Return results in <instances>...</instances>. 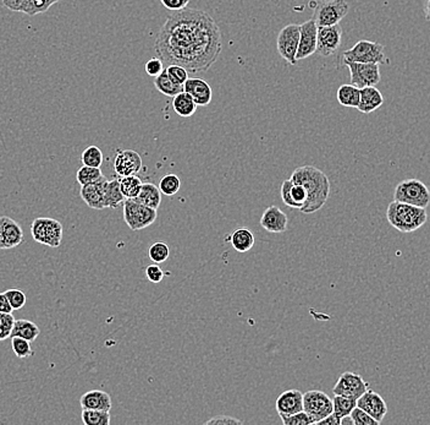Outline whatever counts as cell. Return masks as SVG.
<instances>
[{"mask_svg":"<svg viewBox=\"0 0 430 425\" xmlns=\"http://www.w3.org/2000/svg\"><path fill=\"white\" fill-rule=\"evenodd\" d=\"M222 48V32L215 20L191 8L170 14L155 43V53L163 63L181 65L189 74L206 73L217 62Z\"/></svg>","mask_w":430,"mask_h":425,"instance_id":"6da1fadb","label":"cell"},{"mask_svg":"<svg viewBox=\"0 0 430 425\" xmlns=\"http://www.w3.org/2000/svg\"><path fill=\"white\" fill-rule=\"evenodd\" d=\"M292 183L305 186L307 190V202L301 210L302 214L310 215L323 207L330 195V181L320 168L312 166H302L296 168L290 178Z\"/></svg>","mask_w":430,"mask_h":425,"instance_id":"7a4b0ae2","label":"cell"},{"mask_svg":"<svg viewBox=\"0 0 430 425\" xmlns=\"http://www.w3.org/2000/svg\"><path fill=\"white\" fill-rule=\"evenodd\" d=\"M387 218L395 230L402 233H411L426 223L428 214L426 209L394 200L387 206Z\"/></svg>","mask_w":430,"mask_h":425,"instance_id":"3957f363","label":"cell"},{"mask_svg":"<svg viewBox=\"0 0 430 425\" xmlns=\"http://www.w3.org/2000/svg\"><path fill=\"white\" fill-rule=\"evenodd\" d=\"M394 200L427 209L430 205V190L418 179H406L396 186Z\"/></svg>","mask_w":430,"mask_h":425,"instance_id":"277c9868","label":"cell"},{"mask_svg":"<svg viewBox=\"0 0 430 425\" xmlns=\"http://www.w3.org/2000/svg\"><path fill=\"white\" fill-rule=\"evenodd\" d=\"M343 62L354 63L387 64L389 59L384 53V46L372 41H358L352 48L345 50L343 54Z\"/></svg>","mask_w":430,"mask_h":425,"instance_id":"5b68a950","label":"cell"},{"mask_svg":"<svg viewBox=\"0 0 430 425\" xmlns=\"http://www.w3.org/2000/svg\"><path fill=\"white\" fill-rule=\"evenodd\" d=\"M350 5L346 0H320L313 11V21L318 27L334 26L348 14Z\"/></svg>","mask_w":430,"mask_h":425,"instance_id":"8992f818","label":"cell"},{"mask_svg":"<svg viewBox=\"0 0 430 425\" xmlns=\"http://www.w3.org/2000/svg\"><path fill=\"white\" fill-rule=\"evenodd\" d=\"M34 242L50 248H59L63 240V225L54 218H36L31 225Z\"/></svg>","mask_w":430,"mask_h":425,"instance_id":"52a82bcc","label":"cell"},{"mask_svg":"<svg viewBox=\"0 0 430 425\" xmlns=\"http://www.w3.org/2000/svg\"><path fill=\"white\" fill-rule=\"evenodd\" d=\"M122 205H124V220L126 225L130 227V230H145L153 225L158 217L157 210L142 205L135 199H126Z\"/></svg>","mask_w":430,"mask_h":425,"instance_id":"ba28073f","label":"cell"},{"mask_svg":"<svg viewBox=\"0 0 430 425\" xmlns=\"http://www.w3.org/2000/svg\"><path fill=\"white\" fill-rule=\"evenodd\" d=\"M300 43V25L290 24L281 29L276 39V48L281 58L291 65L297 64L296 54Z\"/></svg>","mask_w":430,"mask_h":425,"instance_id":"9c48e42d","label":"cell"},{"mask_svg":"<svg viewBox=\"0 0 430 425\" xmlns=\"http://www.w3.org/2000/svg\"><path fill=\"white\" fill-rule=\"evenodd\" d=\"M350 70L351 83L358 88L377 86L380 83V70L379 64L354 63V62H343Z\"/></svg>","mask_w":430,"mask_h":425,"instance_id":"30bf717a","label":"cell"},{"mask_svg":"<svg viewBox=\"0 0 430 425\" xmlns=\"http://www.w3.org/2000/svg\"><path fill=\"white\" fill-rule=\"evenodd\" d=\"M303 411L315 417L318 423L333 413V400L320 390L306 392L303 393Z\"/></svg>","mask_w":430,"mask_h":425,"instance_id":"8fae6325","label":"cell"},{"mask_svg":"<svg viewBox=\"0 0 430 425\" xmlns=\"http://www.w3.org/2000/svg\"><path fill=\"white\" fill-rule=\"evenodd\" d=\"M369 389V384L364 382L361 375L354 372H343L338 377V382L334 386V395H341V396L350 397L353 400H358L362 396L364 392Z\"/></svg>","mask_w":430,"mask_h":425,"instance_id":"7c38bea8","label":"cell"},{"mask_svg":"<svg viewBox=\"0 0 430 425\" xmlns=\"http://www.w3.org/2000/svg\"><path fill=\"white\" fill-rule=\"evenodd\" d=\"M343 39V29L340 25L318 27L317 53L322 57H330L338 52Z\"/></svg>","mask_w":430,"mask_h":425,"instance_id":"4fadbf2b","label":"cell"},{"mask_svg":"<svg viewBox=\"0 0 430 425\" xmlns=\"http://www.w3.org/2000/svg\"><path fill=\"white\" fill-rule=\"evenodd\" d=\"M317 36H318V26L315 25L313 19L300 25V43L296 54L297 62L308 58L317 52Z\"/></svg>","mask_w":430,"mask_h":425,"instance_id":"5bb4252c","label":"cell"},{"mask_svg":"<svg viewBox=\"0 0 430 425\" xmlns=\"http://www.w3.org/2000/svg\"><path fill=\"white\" fill-rule=\"evenodd\" d=\"M357 407L367 412L379 424L387 414V402L384 401V398L378 392L373 391L371 389H368L367 391L358 398Z\"/></svg>","mask_w":430,"mask_h":425,"instance_id":"9a60e30c","label":"cell"},{"mask_svg":"<svg viewBox=\"0 0 430 425\" xmlns=\"http://www.w3.org/2000/svg\"><path fill=\"white\" fill-rule=\"evenodd\" d=\"M114 169L119 176H137L142 169V158L140 153L134 150H122L117 152L114 160Z\"/></svg>","mask_w":430,"mask_h":425,"instance_id":"2e32d148","label":"cell"},{"mask_svg":"<svg viewBox=\"0 0 430 425\" xmlns=\"http://www.w3.org/2000/svg\"><path fill=\"white\" fill-rule=\"evenodd\" d=\"M108 179L103 176L99 181L92 184L81 186L80 195L85 201V204L91 207L93 210H104L106 209V201H104V193H106V186Z\"/></svg>","mask_w":430,"mask_h":425,"instance_id":"e0dca14e","label":"cell"},{"mask_svg":"<svg viewBox=\"0 0 430 425\" xmlns=\"http://www.w3.org/2000/svg\"><path fill=\"white\" fill-rule=\"evenodd\" d=\"M280 194L282 202L295 210H302L307 202V190L305 186L295 184L291 179L282 181Z\"/></svg>","mask_w":430,"mask_h":425,"instance_id":"ac0fdd59","label":"cell"},{"mask_svg":"<svg viewBox=\"0 0 430 425\" xmlns=\"http://www.w3.org/2000/svg\"><path fill=\"white\" fill-rule=\"evenodd\" d=\"M276 411L279 416H292L303 411V393L300 390H287L276 398Z\"/></svg>","mask_w":430,"mask_h":425,"instance_id":"d6986e66","label":"cell"},{"mask_svg":"<svg viewBox=\"0 0 430 425\" xmlns=\"http://www.w3.org/2000/svg\"><path fill=\"white\" fill-rule=\"evenodd\" d=\"M184 91L194 98V101L197 103V106L206 107V106H208L209 103L212 102V97H213L212 88L207 81H204L202 78H187V81L184 83Z\"/></svg>","mask_w":430,"mask_h":425,"instance_id":"ffe728a7","label":"cell"},{"mask_svg":"<svg viewBox=\"0 0 430 425\" xmlns=\"http://www.w3.org/2000/svg\"><path fill=\"white\" fill-rule=\"evenodd\" d=\"M287 216L278 206L268 207L261 216V225L269 233H284L287 230Z\"/></svg>","mask_w":430,"mask_h":425,"instance_id":"44dd1931","label":"cell"},{"mask_svg":"<svg viewBox=\"0 0 430 425\" xmlns=\"http://www.w3.org/2000/svg\"><path fill=\"white\" fill-rule=\"evenodd\" d=\"M80 405L83 410H96V411L110 412L113 407L111 397L107 392L101 390L88 391L80 398Z\"/></svg>","mask_w":430,"mask_h":425,"instance_id":"7402d4cb","label":"cell"},{"mask_svg":"<svg viewBox=\"0 0 430 425\" xmlns=\"http://www.w3.org/2000/svg\"><path fill=\"white\" fill-rule=\"evenodd\" d=\"M3 239L4 250L14 249L24 242V230L16 221L3 216Z\"/></svg>","mask_w":430,"mask_h":425,"instance_id":"603a6c76","label":"cell"},{"mask_svg":"<svg viewBox=\"0 0 430 425\" xmlns=\"http://www.w3.org/2000/svg\"><path fill=\"white\" fill-rule=\"evenodd\" d=\"M382 103L384 97L375 86L361 88V98L357 107L359 112L369 114L377 111L378 108L382 107Z\"/></svg>","mask_w":430,"mask_h":425,"instance_id":"cb8c5ba5","label":"cell"},{"mask_svg":"<svg viewBox=\"0 0 430 425\" xmlns=\"http://www.w3.org/2000/svg\"><path fill=\"white\" fill-rule=\"evenodd\" d=\"M227 242H230L234 249L238 253H247L253 248L256 243L255 235L246 227H240L234 230L231 235L227 237Z\"/></svg>","mask_w":430,"mask_h":425,"instance_id":"d4e9b609","label":"cell"},{"mask_svg":"<svg viewBox=\"0 0 430 425\" xmlns=\"http://www.w3.org/2000/svg\"><path fill=\"white\" fill-rule=\"evenodd\" d=\"M135 200L142 205L158 210L162 204V193H160L159 186H155L153 183H143L140 194L136 196Z\"/></svg>","mask_w":430,"mask_h":425,"instance_id":"484cf974","label":"cell"},{"mask_svg":"<svg viewBox=\"0 0 430 425\" xmlns=\"http://www.w3.org/2000/svg\"><path fill=\"white\" fill-rule=\"evenodd\" d=\"M173 99V107L178 116L180 117L189 118L194 116L197 111V103L194 102V98L189 96V93L182 92L178 93Z\"/></svg>","mask_w":430,"mask_h":425,"instance_id":"4316f807","label":"cell"},{"mask_svg":"<svg viewBox=\"0 0 430 425\" xmlns=\"http://www.w3.org/2000/svg\"><path fill=\"white\" fill-rule=\"evenodd\" d=\"M336 98L343 107L357 108L361 98V88L353 86L352 83L343 85L338 88Z\"/></svg>","mask_w":430,"mask_h":425,"instance_id":"83f0119b","label":"cell"},{"mask_svg":"<svg viewBox=\"0 0 430 425\" xmlns=\"http://www.w3.org/2000/svg\"><path fill=\"white\" fill-rule=\"evenodd\" d=\"M39 333H41V330L32 321H29V320H15L14 328L11 331V337L19 336V337L27 340L29 342H34L38 337Z\"/></svg>","mask_w":430,"mask_h":425,"instance_id":"f1b7e54d","label":"cell"},{"mask_svg":"<svg viewBox=\"0 0 430 425\" xmlns=\"http://www.w3.org/2000/svg\"><path fill=\"white\" fill-rule=\"evenodd\" d=\"M155 86L160 93H163L164 96H168V97H175L178 93L184 91V85H179V83H174V81L169 78V75H168V73H166L165 70H163V71L155 78Z\"/></svg>","mask_w":430,"mask_h":425,"instance_id":"f546056e","label":"cell"},{"mask_svg":"<svg viewBox=\"0 0 430 425\" xmlns=\"http://www.w3.org/2000/svg\"><path fill=\"white\" fill-rule=\"evenodd\" d=\"M125 200V196L121 193L119 179L108 181L107 186H106V193H104L106 209H117L119 206L124 204Z\"/></svg>","mask_w":430,"mask_h":425,"instance_id":"4dcf8cb0","label":"cell"},{"mask_svg":"<svg viewBox=\"0 0 430 425\" xmlns=\"http://www.w3.org/2000/svg\"><path fill=\"white\" fill-rule=\"evenodd\" d=\"M356 407H357V400L341 395H335L333 398V413L338 419L350 416Z\"/></svg>","mask_w":430,"mask_h":425,"instance_id":"1f68e13d","label":"cell"},{"mask_svg":"<svg viewBox=\"0 0 430 425\" xmlns=\"http://www.w3.org/2000/svg\"><path fill=\"white\" fill-rule=\"evenodd\" d=\"M119 186L126 199H135L136 196L140 194L143 183L137 176H120Z\"/></svg>","mask_w":430,"mask_h":425,"instance_id":"d6a6232c","label":"cell"},{"mask_svg":"<svg viewBox=\"0 0 430 425\" xmlns=\"http://www.w3.org/2000/svg\"><path fill=\"white\" fill-rule=\"evenodd\" d=\"M102 176L103 173L102 171H101V168L85 166V165H83L81 168H78L76 179H78V184L83 186L96 183V181H99Z\"/></svg>","mask_w":430,"mask_h":425,"instance_id":"836d02e7","label":"cell"},{"mask_svg":"<svg viewBox=\"0 0 430 425\" xmlns=\"http://www.w3.org/2000/svg\"><path fill=\"white\" fill-rule=\"evenodd\" d=\"M83 421L86 425H109L110 412L83 410Z\"/></svg>","mask_w":430,"mask_h":425,"instance_id":"e575fe53","label":"cell"},{"mask_svg":"<svg viewBox=\"0 0 430 425\" xmlns=\"http://www.w3.org/2000/svg\"><path fill=\"white\" fill-rule=\"evenodd\" d=\"M3 5L5 8L16 11V13H24L27 15L37 14L36 8V0H3Z\"/></svg>","mask_w":430,"mask_h":425,"instance_id":"d590c367","label":"cell"},{"mask_svg":"<svg viewBox=\"0 0 430 425\" xmlns=\"http://www.w3.org/2000/svg\"><path fill=\"white\" fill-rule=\"evenodd\" d=\"M81 160H83L85 166L101 168L103 161H104V157H103L102 150L99 147L89 146L83 152Z\"/></svg>","mask_w":430,"mask_h":425,"instance_id":"8d00e7d4","label":"cell"},{"mask_svg":"<svg viewBox=\"0 0 430 425\" xmlns=\"http://www.w3.org/2000/svg\"><path fill=\"white\" fill-rule=\"evenodd\" d=\"M180 188H181V181L179 176L175 174L163 176L159 183L160 193L166 196L175 195L180 190Z\"/></svg>","mask_w":430,"mask_h":425,"instance_id":"74e56055","label":"cell"},{"mask_svg":"<svg viewBox=\"0 0 430 425\" xmlns=\"http://www.w3.org/2000/svg\"><path fill=\"white\" fill-rule=\"evenodd\" d=\"M170 249L168 245L162 242L155 243L148 250V256L155 264H162L169 259Z\"/></svg>","mask_w":430,"mask_h":425,"instance_id":"f35d334b","label":"cell"},{"mask_svg":"<svg viewBox=\"0 0 430 425\" xmlns=\"http://www.w3.org/2000/svg\"><path fill=\"white\" fill-rule=\"evenodd\" d=\"M284 425H310L317 424L315 417L310 416L307 412L301 411L292 416H280Z\"/></svg>","mask_w":430,"mask_h":425,"instance_id":"ab89813d","label":"cell"},{"mask_svg":"<svg viewBox=\"0 0 430 425\" xmlns=\"http://www.w3.org/2000/svg\"><path fill=\"white\" fill-rule=\"evenodd\" d=\"M11 347H13V351L16 354V357L22 358V359L34 354L31 342L24 340V338L19 337V336L11 337Z\"/></svg>","mask_w":430,"mask_h":425,"instance_id":"60d3db41","label":"cell"},{"mask_svg":"<svg viewBox=\"0 0 430 425\" xmlns=\"http://www.w3.org/2000/svg\"><path fill=\"white\" fill-rule=\"evenodd\" d=\"M4 293L9 299L10 305L14 310H20V309L24 308L27 298H26V294L22 291H20L19 288H9L6 289Z\"/></svg>","mask_w":430,"mask_h":425,"instance_id":"b9f144b4","label":"cell"},{"mask_svg":"<svg viewBox=\"0 0 430 425\" xmlns=\"http://www.w3.org/2000/svg\"><path fill=\"white\" fill-rule=\"evenodd\" d=\"M165 71L169 75V78L174 81V83H179V85H184L187 78H189V71L181 67V65H168V68L165 69Z\"/></svg>","mask_w":430,"mask_h":425,"instance_id":"7bdbcfd3","label":"cell"},{"mask_svg":"<svg viewBox=\"0 0 430 425\" xmlns=\"http://www.w3.org/2000/svg\"><path fill=\"white\" fill-rule=\"evenodd\" d=\"M15 319L13 314L0 313V341L11 337Z\"/></svg>","mask_w":430,"mask_h":425,"instance_id":"ee69618b","label":"cell"},{"mask_svg":"<svg viewBox=\"0 0 430 425\" xmlns=\"http://www.w3.org/2000/svg\"><path fill=\"white\" fill-rule=\"evenodd\" d=\"M350 418L352 419L353 425H379L374 418L369 416L367 412L363 411L359 407H356L351 414Z\"/></svg>","mask_w":430,"mask_h":425,"instance_id":"f6af8a7d","label":"cell"},{"mask_svg":"<svg viewBox=\"0 0 430 425\" xmlns=\"http://www.w3.org/2000/svg\"><path fill=\"white\" fill-rule=\"evenodd\" d=\"M164 272L158 264L150 265L145 269V276L152 284H160L164 279Z\"/></svg>","mask_w":430,"mask_h":425,"instance_id":"bcb514c9","label":"cell"},{"mask_svg":"<svg viewBox=\"0 0 430 425\" xmlns=\"http://www.w3.org/2000/svg\"><path fill=\"white\" fill-rule=\"evenodd\" d=\"M164 70V64L159 58H152L145 63V73L150 76L157 78Z\"/></svg>","mask_w":430,"mask_h":425,"instance_id":"7dc6e473","label":"cell"},{"mask_svg":"<svg viewBox=\"0 0 430 425\" xmlns=\"http://www.w3.org/2000/svg\"><path fill=\"white\" fill-rule=\"evenodd\" d=\"M160 1L166 9L171 10V11H179V10L185 9V8H187L189 3V0H160Z\"/></svg>","mask_w":430,"mask_h":425,"instance_id":"c3c4849f","label":"cell"},{"mask_svg":"<svg viewBox=\"0 0 430 425\" xmlns=\"http://www.w3.org/2000/svg\"><path fill=\"white\" fill-rule=\"evenodd\" d=\"M206 424H242L241 421H238L236 418H232V417L220 416L213 419H209L206 421Z\"/></svg>","mask_w":430,"mask_h":425,"instance_id":"681fc988","label":"cell"},{"mask_svg":"<svg viewBox=\"0 0 430 425\" xmlns=\"http://www.w3.org/2000/svg\"><path fill=\"white\" fill-rule=\"evenodd\" d=\"M60 0H36V8H37V14H42L44 11L52 6V5L58 3Z\"/></svg>","mask_w":430,"mask_h":425,"instance_id":"f907efd6","label":"cell"},{"mask_svg":"<svg viewBox=\"0 0 430 425\" xmlns=\"http://www.w3.org/2000/svg\"><path fill=\"white\" fill-rule=\"evenodd\" d=\"M14 309L10 305L9 299L5 293H0V313L13 314Z\"/></svg>","mask_w":430,"mask_h":425,"instance_id":"816d5d0a","label":"cell"},{"mask_svg":"<svg viewBox=\"0 0 430 425\" xmlns=\"http://www.w3.org/2000/svg\"><path fill=\"white\" fill-rule=\"evenodd\" d=\"M317 424L320 425H341V419H338V417L335 416L334 413L329 414L328 417H325L324 419L318 421Z\"/></svg>","mask_w":430,"mask_h":425,"instance_id":"f5cc1de1","label":"cell"},{"mask_svg":"<svg viewBox=\"0 0 430 425\" xmlns=\"http://www.w3.org/2000/svg\"><path fill=\"white\" fill-rule=\"evenodd\" d=\"M423 11H424V16L428 21H430V0H426L424 5H423Z\"/></svg>","mask_w":430,"mask_h":425,"instance_id":"db71d44e","label":"cell"},{"mask_svg":"<svg viewBox=\"0 0 430 425\" xmlns=\"http://www.w3.org/2000/svg\"><path fill=\"white\" fill-rule=\"evenodd\" d=\"M0 249L4 250V239H3V217H0Z\"/></svg>","mask_w":430,"mask_h":425,"instance_id":"11a10c76","label":"cell"}]
</instances>
